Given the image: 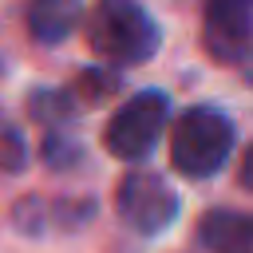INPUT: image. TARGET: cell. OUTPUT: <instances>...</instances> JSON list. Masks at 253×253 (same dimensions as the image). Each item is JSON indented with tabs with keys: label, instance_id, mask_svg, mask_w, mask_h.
<instances>
[{
	"label": "cell",
	"instance_id": "cell-7",
	"mask_svg": "<svg viewBox=\"0 0 253 253\" xmlns=\"http://www.w3.org/2000/svg\"><path fill=\"white\" fill-rule=\"evenodd\" d=\"M83 20V0H32L28 32L40 43H63Z\"/></svg>",
	"mask_w": 253,
	"mask_h": 253
},
{
	"label": "cell",
	"instance_id": "cell-11",
	"mask_svg": "<svg viewBox=\"0 0 253 253\" xmlns=\"http://www.w3.org/2000/svg\"><path fill=\"white\" fill-rule=\"evenodd\" d=\"M43 158H47L51 166H71V162L79 158V146H75V142H59L55 134H47V138H43Z\"/></svg>",
	"mask_w": 253,
	"mask_h": 253
},
{
	"label": "cell",
	"instance_id": "cell-13",
	"mask_svg": "<svg viewBox=\"0 0 253 253\" xmlns=\"http://www.w3.org/2000/svg\"><path fill=\"white\" fill-rule=\"evenodd\" d=\"M241 71H245V79L253 83V36H249V43H245V55H241V63H237Z\"/></svg>",
	"mask_w": 253,
	"mask_h": 253
},
{
	"label": "cell",
	"instance_id": "cell-9",
	"mask_svg": "<svg viewBox=\"0 0 253 253\" xmlns=\"http://www.w3.org/2000/svg\"><path fill=\"white\" fill-rule=\"evenodd\" d=\"M24 166H28V142H24V134L8 119H0V170L20 174Z\"/></svg>",
	"mask_w": 253,
	"mask_h": 253
},
{
	"label": "cell",
	"instance_id": "cell-5",
	"mask_svg": "<svg viewBox=\"0 0 253 253\" xmlns=\"http://www.w3.org/2000/svg\"><path fill=\"white\" fill-rule=\"evenodd\" d=\"M249 36H253V0L206 4V51L217 63H241Z\"/></svg>",
	"mask_w": 253,
	"mask_h": 253
},
{
	"label": "cell",
	"instance_id": "cell-4",
	"mask_svg": "<svg viewBox=\"0 0 253 253\" xmlns=\"http://www.w3.org/2000/svg\"><path fill=\"white\" fill-rule=\"evenodd\" d=\"M115 210L134 233L154 237L178 217V194L166 186V178L150 170H130L115 190Z\"/></svg>",
	"mask_w": 253,
	"mask_h": 253
},
{
	"label": "cell",
	"instance_id": "cell-1",
	"mask_svg": "<svg viewBox=\"0 0 253 253\" xmlns=\"http://www.w3.org/2000/svg\"><path fill=\"white\" fill-rule=\"evenodd\" d=\"M87 43L103 63L134 67L158 51L162 32L138 0H95L87 16Z\"/></svg>",
	"mask_w": 253,
	"mask_h": 253
},
{
	"label": "cell",
	"instance_id": "cell-2",
	"mask_svg": "<svg viewBox=\"0 0 253 253\" xmlns=\"http://www.w3.org/2000/svg\"><path fill=\"white\" fill-rule=\"evenodd\" d=\"M233 123L217 107H190L170 126V162L182 178H210L233 154Z\"/></svg>",
	"mask_w": 253,
	"mask_h": 253
},
{
	"label": "cell",
	"instance_id": "cell-6",
	"mask_svg": "<svg viewBox=\"0 0 253 253\" xmlns=\"http://www.w3.org/2000/svg\"><path fill=\"white\" fill-rule=\"evenodd\" d=\"M198 241L213 253H253V213L210 210V213H202Z\"/></svg>",
	"mask_w": 253,
	"mask_h": 253
},
{
	"label": "cell",
	"instance_id": "cell-10",
	"mask_svg": "<svg viewBox=\"0 0 253 253\" xmlns=\"http://www.w3.org/2000/svg\"><path fill=\"white\" fill-rule=\"evenodd\" d=\"M115 91H119V79H115L111 67H91V71H83V75L75 79V95H79L83 103H99V99H107V95H115Z\"/></svg>",
	"mask_w": 253,
	"mask_h": 253
},
{
	"label": "cell",
	"instance_id": "cell-3",
	"mask_svg": "<svg viewBox=\"0 0 253 253\" xmlns=\"http://www.w3.org/2000/svg\"><path fill=\"white\" fill-rule=\"evenodd\" d=\"M166 123H170V99L162 91H154V87L138 91L111 115V123L103 130V146L123 162H138V158H146L154 150Z\"/></svg>",
	"mask_w": 253,
	"mask_h": 253
},
{
	"label": "cell",
	"instance_id": "cell-8",
	"mask_svg": "<svg viewBox=\"0 0 253 253\" xmlns=\"http://www.w3.org/2000/svg\"><path fill=\"white\" fill-rule=\"evenodd\" d=\"M28 111H32V119H40L43 126H59V123L75 111V99H71V91H36V95L28 99Z\"/></svg>",
	"mask_w": 253,
	"mask_h": 253
},
{
	"label": "cell",
	"instance_id": "cell-12",
	"mask_svg": "<svg viewBox=\"0 0 253 253\" xmlns=\"http://www.w3.org/2000/svg\"><path fill=\"white\" fill-rule=\"evenodd\" d=\"M237 178H241V186L253 194V146L245 150V158H241V170H237Z\"/></svg>",
	"mask_w": 253,
	"mask_h": 253
}]
</instances>
